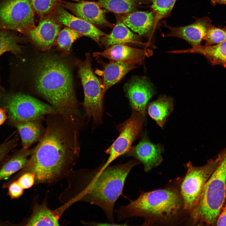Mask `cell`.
I'll use <instances>...</instances> for the list:
<instances>
[{
	"label": "cell",
	"instance_id": "6da1fadb",
	"mask_svg": "<svg viewBox=\"0 0 226 226\" xmlns=\"http://www.w3.org/2000/svg\"><path fill=\"white\" fill-rule=\"evenodd\" d=\"M49 116L44 134L22 169V173L34 175L36 183H51L66 176L79 156L76 119L59 113Z\"/></svg>",
	"mask_w": 226,
	"mask_h": 226
},
{
	"label": "cell",
	"instance_id": "7a4b0ae2",
	"mask_svg": "<svg viewBox=\"0 0 226 226\" xmlns=\"http://www.w3.org/2000/svg\"><path fill=\"white\" fill-rule=\"evenodd\" d=\"M135 159L126 163L88 171L78 195L79 200L97 206L110 223H115L114 207L122 194L126 178L132 169L140 163Z\"/></svg>",
	"mask_w": 226,
	"mask_h": 226
},
{
	"label": "cell",
	"instance_id": "3957f363",
	"mask_svg": "<svg viewBox=\"0 0 226 226\" xmlns=\"http://www.w3.org/2000/svg\"><path fill=\"white\" fill-rule=\"evenodd\" d=\"M35 73L37 91L59 113L78 116L72 76L65 63L56 58L45 56L38 62Z\"/></svg>",
	"mask_w": 226,
	"mask_h": 226
},
{
	"label": "cell",
	"instance_id": "277c9868",
	"mask_svg": "<svg viewBox=\"0 0 226 226\" xmlns=\"http://www.w3.org/2000/svg\"><path fill=\"white\" fill-rule=\"evenodd\" d=\"M183 207L180 193L172 189L165 188L142 192L137 199L121 206L114 212L118 221L140 217L144 219L145 225L151 224L153 221L170 219L176 216Z\"/></svg>",
	"mask_w": 226,
	"mask_h": 226
},
{
	"label": "cell",
	"instance_id": "5b68a950",
	"mask_svg": "<svg viewBox=\"0 0 226 226\" xmlns=\"http://www.w3.org/2000/svg\"><path fill=\"white\" fill-rule=\"evenodd\" d=\"M220 159L207 181L198 203L190 212L194 225H215L226 198V148L219 153Z\"/></svg>",
	"mask_w": 226,
	"mask_h": 226
},
{
	"label": "cell",
	"instance_id": "8992f818",
	"mask_svg": "<svg viewBox=\"0 0 226 226\" xmlns=\"http://www.w3.org/2000/svg\"><path fill=\"white\" fill-rule=\"evenodd\" d=\"M91 60L90 53H87L84 60L77 59L75 64L84 91L83 105L85 116L98 123L102 118L104 95L102 84L93 72Z\"/></svg>",
	"mask_w": 226,
	"mask_h": 226
},
{
	"label": "cell",
	"instance_id": "52a82bcc",
	"mask_svg": "<svg viewBox=\"0 0 226 226\" xmlns=\"http://www.w3.org/2000/svg\"><path fill=\"white\" fill-rule=\"evenodd\" d=\"M220 159L219 153L202 166H195L190 161L186 164L187 172L181 184L180 192L185 210L190 213L196 207L204 186Z\"/></svg>",
	"mask_w": 226,
	"mask_h": 226
},
{
	"label": "cell",
	"instance_id": "ba28073f",
	"mask_svg": "<svg viewBox=\"0 0 226 226\" xmlns=\"http://www.w3.org/2000/svg\"><path fill=\"white\" fill-rule=\"evenodd\" d=\"M5 108L10 120L13 124L40 119L46 115L59 113L51 105L21 93L8 97Z\"/></svg>",
	"mask_w": 226,
	"mask_h": 226
},
{
	"label": "cell",
	"instance_id": "9c48e42d",
	"mask_svg": "<svg viewBox=\"0 0 226 226\" xmlns=\"http://www.w3.org/2000/svg\"><path fill=\"white\" fill-rule=\"evenodd\" d=\"M30 0H0V29L26 35L35 26Z\"/></svg>",
	"mask_w": 226,
	"mask_h": 226
},
{
	"label": "cell",
	"instance_id": "30bf717a",
	"mask_svg": "<svg viewBox=\"0 0 226 226\" xmlns=\"http://www.w3.org/2000/svg\"><path fill=\"white\" fill-rule=\"evenodd\" d=\"M144 117L140 113L132 110L130 117L118 126L119 136L107 150L109 157L101 166L105 168L120 156L126 153L131 148L134 141L142 132Z\"/></svg>",
	"mask_w": 226,
	"mask_h": 226
},
{
	"label": "cell",
	"instance_id": "8fae6325",
	"mask_svg": "<svg viewBox=\"0 0 226 226\" xmlns=\"http://www.w3.org/2000/svg\"><path fill=\"white\" fill-rule=\"evenodd\" d=\"M125 89L132 110L145 117L148 102L156 93L152 83L146 77H136L126 84Z\"/></svg>",
	"mask_w": 226,
	"mask_h": 226
},
{
	"label": "cell",
	"instance_id": "7c38bea8",
	"mask_svg": "<svg viewBox=\"0 0 226 226\" xmlns=\"http://www.w3.org/2000/svg\"><path fill=\"white\" fill-rule=\"evenodd\" d=\"M164 151L162 145L151 142L145 133L139 143L131 148L126 155L132 157L143 163L144 170L148 172L161 163Z\"/></svg>",
	"mask_w": 226,
	"mask_h": 226
},
{
	"label": "cell",
	"instance_id": "4fadbf2b",
	"mask_svg": "<svg viewBox=\"0 0 226 226\" xmlns=\"http://www.w3.org/2000/svg\"><path fill=\"white\" fill-rule=\"evenodd\" d=\"M56 21L82 35L88 37L97 43L106 34L87 21L74 16L60 5L51 14Z\"/></svg>",
	"mask_w": 226,
	"mask_h": 226
},
{
	"label": "cell",
	"instance_id": "5bb4252c",
	"mask_svg": "<svg viewBox=\"0 0 226 226\" xmlns=\"http://www.w3.org/2000/svg\"><path fill=\"white\" fill-rule=\"evenodd\" d=\"M210 19L207 17L196 18L193 23L185 26L175 27L164 23V26L170 31L166 37H175L181 38L189 43L192 46L201 45L207 29L212 25Z\"/></svg>",
	"mask_w": 226,
	"mask_h": 226
},
{
	"label": "cell",
	"instance_id": "9a60e30c",
	"mask_svg": "<svg viewBox=\"0 0 226 226\" xmlns=\"http://www.w3.org/2000/svg\"><path fill=\"white\" fill-rule=\"evenodd\" d=\"M41 18L38 26L26 35L36 45L46 51L53 45L60 31L61 24L51 14Z\"/></svg>",
	"mask_w": 226,
	"mask_h": 226
},
{
	"label": "cell",
	"instance_id": "2e32d148",
	"mask_svg": "<svg viewBox=\"0 0 226 226\" xmlns=\"http://www.w3.org/2000/svg\"><path fill=\"white\" fill-rule=\"evenodd\" d=\"M79 1L73 2L67 0L62 1L60 6L93 25H108L105 11L96 3L91 1Z\"/></svg>",
	"mask_w": 226,
	"mask_h": 226
},
{
	"label": "cell",
	"instance_id": "e0dca14e",
	"mask_svg": "<svg viewBox=\"0 0 226 226\" xmlns=\"http://www.w3.org/2000/svg\"><path fill=\"white\" fill-rule=\"evenodd\" d=\"M152 51L148 49H141L126 46L115 44L106 50L94 53V56H102L112 61L140 64L144 59L152 55Z\"/></svg>",
	"mask_w": 226,
	"mask_h": 226
},
{
	"label": "cell",
	"instance_id": "ac0fdd59",
	"mask_svg": "<svg viewBox=\"0 0 226 226\" xmlns=\"http://www.w3.org/2000/svg\"><path fill=\"white\" fill-rule=\"evenodd\" d=\"M122 19L127 27L141 36H151L157 27L155 14L152 10L131 12Z\"/></svg>",
	"mask_w": 226,
	"mask_h": 226
},
{
	"label": "cell",
	"instance_id": "d6986e66",
	"mask_svg": "<svg viewBox=\"0 0 226 226\" xmlns=\"http://www.w3.org/2000/svg\"><path fill=\"white\" fill-rule=\"evenodd\" d=\"M138 64L112 61L103 65L102 83L103 93H105L112 86L118 82L130 71Z\"/></svg>",
	"mask_w": 226,
	"mask_h": 226
},
{
	"label": "cell",
	"instance_id": "ffe728a7",
	"mask_svg": "<svg viewBox=\"0 0 226 226\" xmlns=\"http://www.w3.org/2000/svg\"><path fill=\"white\" fill-rule=\"evenodd\" d=\"M174 53H198L204 56L213 65L226 68V41L214 45L199 46L183 50L174 51Z\"/></svg>",
	"mask_w": 226,
	"mask_h": 226
},
{
	"label": "cell",
	"instance_id": "44dd1931",
	"mask_svg": "<svg viewBox=\"0 0 226 226\" xmlns=\"http://www.w3.org/2000/svg\"><path fill=\"white\" fill-rule=\"evenodd\" d=\"M173 98L166 95H160L156 100L148 104V113L158 125L163 129L167 119L174 109Z\"/></svg>",
	"mask_w": 226,
	"mask_h": 226
},
{
	"label": "cell",
	"instance_id": "7402d4cb",
	"mask_svg": "<svg viewBox=\"0 0 226 226\" xmlns=\"http://www.w3.org/2000/svg\"><path fill=\"white\" fill-rule=\"evenodd\" d=\"M40 119L14 124L20 136L23 148L28 149L41 139L45 131Z\"/></svg>",
	"mask_w": 226,
	"mask_h": 226
},
{
	"label": "cell",
	"instance_id": "603a6c76",
	"mask_svg": "<svg viewBox=\"0 0 226 226\" xmlns=\"http://www.w3.org/2000/svg\"><path fill=\"white\" fill-rule=\"evenodd\" d=\"M100 41L105 46L128 43H141L139 36L132 32L121 21H118L111 32L102 37Z\"/></svg>",
	"mask_w": 226,
	"mask_h": 226
},
{
	"label": "cell",
	"instance_id": "cb8c5ba5",
	"mask_svg": "<svg viewBox=\"0 0 226 226\" xmlns=\"http://www.w3.org/2000/svg\"><path fill=\"white\" fill-rule=\"evenodd\" d=\"M33 150L24 149L4 161L0 166V181L8 179L12 175L24 168Z\"/></svg>",
	"mask_w": 226,
	"mask_h": 226
},
{
	"label": "cell",
	"instance_id": "d4e9b609",
	"mask_svg": "<svg viewBox=\"0 0 226 226\" xmlns=\"http://www.w3.org/2000/svg\"><path fill=\"white\" fill-rule=\"evenodd\" d=\"M101 7L119 13L134 11L143 4L152 3V0H97Z\"/></svg>",
	"mask_w": 226,
	"mask_h": 226
},
{
	"label": "cell",
	"instance_id": "484cf974",
	"mask_svg": "<svg viewBox=\"0 0 226 226\" xmlns=\"http://www.w3.org/2000/svg\"><path fill=\"white\" fill-rule=\"evenodd\" d=\"M26 226H59L56 216L45 204L37 205L27 221Z\"/></svg>",
	"mask_w": 226,
	"mask_h": 226
},
{
	"label": "cell",
	"instance_id": "4316f807",
	"mask_svg": "<svg viewBox=\"0 0 226 226\" xmlns=\"http://www.w3.org/2000/svg\"><path fill=\"white\" fill-rule=\"evenodd\" d=\"M15 31L0 29V56L4 53L9 52L17 54L22 50L19 43L21 38Z\"/></svg>",
	"mask_w": 226,
	"mask_h": 226
},
{
	"label": "cell",
	"instance_id": "83f0119b",
	"mask_svg": "<svg viewBox=\"0 0 226 226\" xmlns=\"http://www.w3.org/2000/svg\"><path fill=\"white\" fill-rule=\"evenodd\" d=\"M82 35L68 27L59 32L56 39L58 48L65 53L70 50L73 43Z\"/></svg>",
	"mask_w": 226,
	"mask_h": 226
},
{
	"label": "cell",
	"instance_id": "f1b7e54d",
	"mask_svg": "<svg viewBox=\"0 0 226 226\" xmlns=\"http://www.w3.org/2000/svg\"><path fill=\"white\" fill-rule=\"evenodd\" d=\"M176 0H152L151 8L155 16V24L158 26L162 19L170 14Z\"/></svg>",
	"mask_w": 226,
	"mask_h": 226
},
{
	"label": "cell",
	"instance_id": "f546056e",
	"mask_svg": "<svg viewBox=\"0 0 226 226\" xmlns=\"http://www.w3.org/2000/svg\"><path fill=\"white\" fill-rule=\"evenodd\" d=\"M64 0H30L33 10L41 17L50 14L57 6Z\"/></svg>",
	"mask_w": 226,
	"mask_h": 226
},
{
	"label": "cell",
	"instance_id": "4dcf8cb0",
	"mask_svg": "<svg viewBox=\"0 0 226 226\" xmlns=\"http://www.w3.org/2000/svg\"><path fill=\"white\" fill-rule=\"evenodd\" d=\"M205 45L211 46L226 41V30L211 25L207 30L203 38Z\"/></svg>",
	"mask_w": 226,
	"mask_h": 226
},
{
	"label": "cell",
	"instance_id": "1f68e13d",
	"mask_svg": "<svg viewBox=\"0 0 226 226\" xmlns=\"http://www.w3.org/2000/svg\"><path fill=\"white\" fill-rule=\"evenodd\" d=\"M3 188H8V195L11 199L20 197L23 193L24 189L16 180L7 182L3 186Z\"/></svg>",
	"mask_w": 226,
	"mask_h": 226
},
{
	"label": "cell",
	"instance_id": "d6a6232c",
	"mask_svg": "<svg viewBox=\"0 0 226 226\" xmlns=\"http://www.w3.org/2000/svg\"><path fill=\"white\" fill-rule=\"evenodd\" d=\"M17 139L15 137L9 138L0 145V166L8 154L16 145Z\"/></svg>",
	"mask_w": 226,
	"mask_h": 226
},
{
	"label": "cell",
	"instance_id": "836d02e7",
	"mask_svg": "<svg viewBox=\"0 0 226 226\" xmlns=\"http://www.w3.org/2000/svg\"><path fill=\"white\" fill-rule=\"evenodd\" d=\"M16 180L24 189H27L34 184L35 182V176L31 172H26L22 173Z\"/></svg>",
	"mask_w": 226,
	"mask_h": 226
},
{
	"label": "cell",
	"instance_id": "e575fe53",
	"mask_svg": "<svg viewBox=\"0 0 226 226\" xmlns=\"http://www.w3.org/2000/svg\"><path fill=\"white\" fill-rule=\"evenodd\" d=\"M215 225L226 226V198L217 218Z\"/></svg>",
	"mask_w": 226,
	"mask_h": 226
},
{
	"label": "cell",
	"instance_id": "d590c367",
	"mask_svg": "<svg viewBox=\"0 0 226 226\" xmlns=\"http://www.w3.org/2000/svg\"><path fill=\"white\" fill-rule=\"evenodd\" d=\"M88 224L90 225L93 226H121V225H126V224H117L115 223H97L95 222H92L89 223Z\"/></svg>",
	"mask_w": 226,
	"mask_h": 226
},
{
	"label": "cell",
	"instance_id": "8d00e7d4",
	"mask_svg": "<svg viewBox=\"0 0 226 226\" xmlns=\"http://www.w3.org/2000/svg\"><path fill=\"white\" fill-rule=\"evenodd\" d=\"M7 119L6 110L4 109L0 108V126Z\"/></svg>",
	"mask_w": 226,
	"mask_h": 226
},
{
	"label": "cell",
	"instance_id": "74e56055",
	"mask_svg": "<svg viewBox=\"0 0 226 226\" xmlns=\"http://www.w3.org/2000/svg\"><path fill=\"white\" fill-rule=\"evenodd\" d=\"M212 5L214 6L217 4H226V0H211Z\"/></svg>",
	"mask_w": 226,
	"mask_h": 226
},
{
	"label": "cell",
	"instance_id": "f35d334b",
	"mask_svg": "<svg viewBox=\"0 0 226 226\" xmlns=\"http://www.w3.org/2000/svg\"><path fill=\"white\" fill-rule=\"evenodd\" d=\"M12 224L10 223H8V222H0V225H11L10 224Z\"/></svg>",
	"mask_w": 226,
	"mask_h": 226
}]
</instances>
